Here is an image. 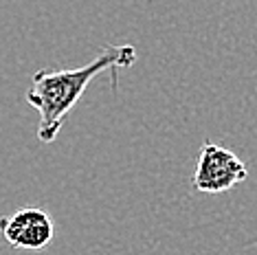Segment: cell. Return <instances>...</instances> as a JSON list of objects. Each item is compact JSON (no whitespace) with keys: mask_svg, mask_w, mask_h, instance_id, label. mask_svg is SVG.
I'll list each match as a JSON object with an SVG mask.
<instances>
[{"mask_svg":"<svg viewBox=\"0 0 257 255\" xmlns=\"http://www.w3.org/2000/svg\"><path fill=\"white\" fill-rule=\"evenodd\" d=\"M137 62V49L132 44L103 46L95 60L79 68H40L33 75L31 86L27 90V101L33 110H38V139L49 146L60 135L64 121L77 106L88 84L103 71H119L130 68Z\"/></svg>","mask_w":257,"mask_h":255,"instance_id":"6da1fadb","label":"cell"},{"mask_svg":"<svg viewBox=\"0 0 257 255\" xmlns=\"http://www.w3.org/2000/svg\"><path fill=\"white\" fill-rule=\"evenodd\" d=\"M246 176L248 170L237 154H233L224 146L204 141L198 154L191 185L202 194H222L246 181Z\"/></svg>","mask_w":257,"mask_h":255,"instance_id":"7a4b0ae2","label":"cell"},{"mask_svg":"<svg viewBox=\"0 0 257 255\" xmlns=\"http://www.w3.org/2000/svg\"><path fill=\"white\" fill-rule=\"evenodd\" d=\"M0 235L20 251H44L55 235V222L44 209L25 207L0 218Z\"/></svg>","mask_w":257,"mask_h":255,"instance_id":"3957f363","label":"cell"}]
</instances>
